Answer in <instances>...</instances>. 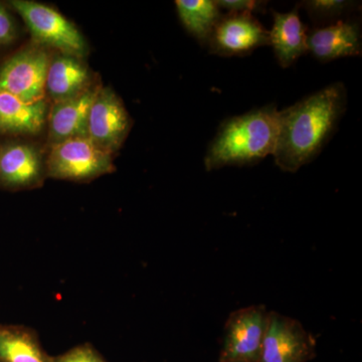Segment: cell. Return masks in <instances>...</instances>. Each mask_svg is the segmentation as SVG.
<instances>
[{
  "instance_id": "obj_1",
  "label": "cell",
  "mask_w": 362,
  "mask_h": 362,
  "mask_svg": "<svg viewBox=\"0 0 362 362\" xmlns=\"http://www.w3.org/2000/svg\"><path fill=\"white\" fill-rule=\"evenodd\" d=\"M347 107V92L335 83L279 113L276 165L295 173L318 157L334 135Z\"/></svg>"
},
{
  "instance_id": "obj_2",
  "label": "cell",
  "mask_w": 362,
  "mask_h": 362,
  "mask_svg": "<svg viewBox=\"0 0 362 362\" xmlns=\"http://www.w3.org/2000/svg\"><path fill=\"white\" fill-rule=\"evenodd\" d=\"M279 113L275 105H267L223 121L207 147L206 170L254 165L273 156L278 140Z\"/></svg>"
},
{
  "instance_id": "obj_3",
  "label": "cell",
  "mask_w": 362,
  "mask_h": 362,
  "mask_svg": "<svg viewBox=\"0 0 362 362\" xmlns=\"http://www.w3.org/2000/svg\"><path fill=\"white\" fill-rule=\"evenodd\" d=\"M25 21L33 42L62 54L84 58L88 45L77 26L49 6L30 0L9 1Z\"/></svg>"
},
{
  "instance_id": "obj_4",
  "label": "cell",
  "mask_w": 362,
  "mask_h": 362,
  "mask_svg": "<svg viewBox=\"0 0 362 362\" xmlns=\"http://www.w3.org/2000/svg\"><path fill=\"white\" fill-rule=\"evenodd\" d=\"M114 170L113 156L99 148L88 137L51 145L45 159L47 175L57 180L88 181Z\"/></svg>"
},
{
  "instance_id": "obj_5",
  "label": "cell",
  "mask_w": 362,
  "mask_h": 362,
  "mask_svg": "<svg viewBox=\"0 0 362 362\" xmlns=\"http://www.w3.org/2000/svg\"><path fill=\"white\" fill-rule=\"evenodd\" d=\"M49 49L33 42L0 64V92L25 102L45 99V80L51 62Z\"/></svg>"
},
{
  "instance_id": "obj_6",
  "label": "cell",
  "mask_w": 362,
  "mask_h": 362,
  "mask_svg": "<svg viewBox=\"0 0 362 362\" xmlns=\"http://www.w3.org/2000/svg\"><path fill=\"white\" fill-rule=\"evenodd\" d=\"M269 312L264 305L233 312L223 328L218 362H258Z\"/></svg>"
},
{
  "instance_id": "obj_7",
  "label": "cell",
  "mask_w": 362,
  "mask_h": 362,
  "mask_svg": "<svg viewBox=\"0 0 362 362\" xmlns=\"http://www.w3.org/2000/svg\"><path fill=\"white\" fill-rule=\"evenodd\" d=\"M315 356V339L299 321L269 312L258 362H308Z\"/></svg>"
},
{
  "instance_id": "obj_8",
  "label": "cell",
  "mask_w": 362,
  "mask_h": 362,
  "mask_svg": "<svg viewBox=\"0 0 362 362\" xmlns=\"http://www.w3.org/2000/svg\"><path fill=\"white\" fill-rule=\"evenodd\" d=\"M132 127L122 100L111 88L101 86L93 101L88 120V138L113 156L125 142Z\"/></svg>"
},
{
  "instance_id": "obj_9",
  "label": "cell",
  "mask_w": 362,
  "mask_h": 362,
  "mask_svg": "<svg viewBox=\"0 0 362 362\" xmlns=\"http://www.w3.org/2000/svg\"><path fill=\"white\" fill-rule=\"evenodd\" d=\"M269 45V30L254 14H221L206 47L220 57H246Z\"/></svg>"
},
{
  "instance_id": "obj_10",
  "label": "cell",
  "mask_w": 362,
  "mask_h": 362,
  "mask_svg": "<svg viewBox=\"0 0 362 362\" xmlns=\"http://www.w3.org/2000/svg\"><path fill=\"white\" fill-rule=\"evenodd\" d=\"M307 49L322 63L362 54L361 23L349 18L322 26H315L307 33Z\"/></svg>"
},
{
  "instance_id": "obj_11",
  "label": "cell",
  "mask_w": 362,
  "mask_h": 362,
  "mask_svg": "<svg viewBox=\"0 0 362 362\" xmlns=\"http://www.w3.org/2000/svg\"><path fill=\"white\" fill-rule=\"evenodd\" d=\"M45 175V160L33 144L11 141L0 147V187L11 190L35 187Z\"/></svg>"
},
{
  "instance_id": "obj_12",
  "label": "cell",
  "mask_w": 362,
  "mask_h": 362,
  "mask_svg": "<svg viewBox=\"0 0 362 362\" xmlns=\"http://www.w3.org/2000/svg\"><path fill=\"white\" fill-rule=\"evenodd\" d=\"M101 86L96 83L77 97L52 104L47 120L49 144L88 137L90 106Z\"/></svg>"
},
{
  "instance_id": "obj_13",
  "label": "cell",
  "mask_w": 362,
  "mask_h": 362,
  "mask_svg": "<svg viewBox=\"0 0 362 362\" xmlns=\"http://www.w3.org/2000/svg\"><path fill=\"white\" fill-rule=\"evenodd\" d=\"M95 84L84 59L58 52L52 54L45 80V99L52 104L77 97Z\"/></svg>"
},
{
  "instance_id": "obj_14",
  "label": "cell",
  "mask_w": 362,
  "mask_h": 362,
  "mask_svg": "<svg viewBox=\"0 0 362 362\" xmlns=\"http://www.w3.org/2000/svg\"><path fill=\"white\" fill-rule=\"evenodd\" d=\"M307 30L299 16L298 4L289 13L273 11V26L269 30V45L279 65L287 69L308 52Z\"/></svg>"
},
{
  "instance_id": "obj_15",
  "label": "cell",
  "mask_w": 362,
  "mask_h": 362,
  "mask_svg": "<svg viewBox=\"0 0 362 362\" xmlns=\"http://www.w3.org/2000/svg\"><path fill=\"white\" fill-rule=\"evenodd\" d=\"M49 104L23 101L6 92H0V135L33 136L47 125Z\"/></svg>"
},
{
  "instance_id": "obj_16",
  "label": "cell",
  "mask_w": 362,
  "mask_h": 362,
  "mask_svg": "<svg viewBox=\"0 0 362 362\" xmlns=\"http://www.w3.org/2000/svg\"><path fill=\"white\" fill-rule=\"evenodd\" d=\"M178 18L188 33L207 45L216 23L220 21L221 8L214 0H176Z\"/></svg>"
},
{
  "instance_id": "obj_17",
  "label": "cell",
  "mask_w": 362,
  "mask_h": 362,
  "mask_svg": "<svg viewBox=\"0 0 362 362\" xmlns=\"http://www.w3.org/2000/svg\"><path fill=\"white\" fill-rule=\"evenodd\" d=\"M0 362H52L25 327L0 325Z\"/></svg>"
},
{
  "instance_id": "obj_18",
  "label": "cell",
  "mask_w": 362,
  "mask_h": 362,
  "mask_svg": "<svg viewBox=\"0 0 362 362\" xmlns=\"http://www.w3.org/2000/svg\"><path fill=\"white\" fill-rule=\"evenodd\" d=\"M298 6L303 7L314 25L322 26L349 18L361 4L349 0H308L300 2Z\"/></svg>"
},
{
  "instance_id": "obj_19",
  "label": "cell",
  "mask_w": 362,
  "mask_h": 362,
  "mask_svg": "<svg viewBox=\"0 0 362 362\" xmlns=\"http://www.w3.org/2000/svg\"><path fill=\"white\" fill-rule=\"evenodd\" d=\"M216 2L220 8L226 9L228 13H264L268 6V1L261 0H218Z\"/></svg>"
},
{
  "instance_id": "obj_20",
  "label": "cell",
  "mask_w": 362,
  "mask_h": 362,
  "mask_svg": "<svg viewBox=\"0 0 362 362\" xmlns=\"http://www.w3.org/2000/svg\"><path fill=\"white\" fill-rule=\"evenodd\" d=\"M52 362H105L90 345H81L57 357Z\"/></svg>"
},
{
  "instance_id": "obj_21",
  "label": "cell",
  "mask_w": 362,
  "mask_h": 362,
  "mask_svg": "<svg viewBox=\"0 0 362 362\" xmlns=\"http://www.w3.org/2000/svg\"><path fill=\"white\" fill-rule=\"evenodd\" d=\"M16 25L11 14L0 4V45L11 44L16 39Z\"/></svg>"
}]
</instances>
